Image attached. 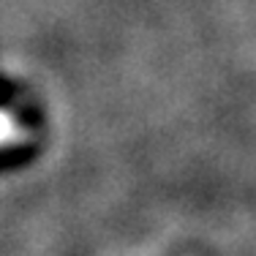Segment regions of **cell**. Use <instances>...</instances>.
Returning <instances> with one entry per match:
<instances>
[{
    "label": "cell",
    "mask_w": 256,
    "mask_h": 256,
    "mask_svg": "<svg viewBox=\"0 0 256 256\" xmlns=\"http://www.w3.org/2000/svg\"><path fill=\"white\" fill-rule=\"evenodd\" d=\"M16 136H20V128H16V123L6 112H0V148H3V144L16 142Z\"/></svg>",
    "instance_id": "obj_1"
}]
</instances>
